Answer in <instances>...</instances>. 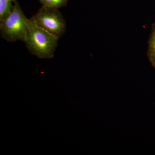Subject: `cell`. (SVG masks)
<instances>
[{"label": "cell", "instance_id": "277c9868", "mask_svg": "<svg viewBox=\"0 0 155 155\" xmlns=\"http://www.w3.org/2000/svg\"><path fill=\"white\" fill-rule=\"evenodd\" d=\"M147 55L151 64L155 69V24L153 25L149 40Z\"/></svg>", "mask_w": 155, "mask_h": 155}, {"label": "cell", "instance_id": "3957f363", "mask_svg": "<svg viewBox=\"0 0 155 155\" xmlns=\"http://www.w3.org/2000/svg\"><path fill=\"white\" fill-rule=\"evenodd\" d=\"M31 18L38 26L59 39L66 32L67 23L58 9L43 6Z\"/></svg>", "mask_w": 155, "mask_h": 155}, {"label": "cell", "instance_id": "52a82bcc", "mask_svg": "<svg viewBox=\"0 0 155 155\" xmlns=\"http://www.w3.org/2000/svg\"><path fill=\"white\" fill-rule=\"evenodd\" d=\"M14 1H16V0H14Z\"/></svg>", "mask_w": 155, "mask_h": 155}, {"label": "cell", "instance_id": "5b68a950", "mask_svg": "<svg viewBox=\"0 0 155 155\" xmlns=\"http://www.w3.org/2000/svg\"><path fill=\"white\" fill-rule=\"evenodd\" d=\"M14 0H0V21L8 15L13 8Z\"/></svg>", "mask_w": 155, "mask_h": 155}, {"label": "cell", "instance_id": "8992f818", "mask_svg": "<svg viewBox=\"0 0 155 155\" xmlns=\"http://www.w3.org/2000/svg\"><path fill=\"white\" fill-rule=\"evenodd\" d=\"M43 6L59 9L67 5L68 0H39Z\"/></svg>", "mask_w": 155, "mask_h": 155}, {"label": "cell", "instance_id": "7a4b0ae2", "mask_svg": "<svg viewBox=\"0 0 155 155\" xmlns=\"http://www.w3.org/2000/svg\"><path fill=\"white\" fill-rule=\"evenodd\" d=\"M28 19L16 0L11 13L0 21L2 37L9 42L24 41L28 30Z\"/></svg>", "mask_w": 155, "mask_h": 155}, {"label": "cell", "instance_id": "6da1fadb", "mask_svg": "<svg viewBox=\"0 0 155 155\" xmlns=\"http://www.w3.org/2000/svg\"><path fill=\"white\" fill-rule=\"evenodd\" d=\"M27 26L23 42L29 51L41 59L54 58L59 39L38 26L31 18L28 19Z\"/></svg>", "mask_w": 155, "mask_h": 155}]
</instances>
